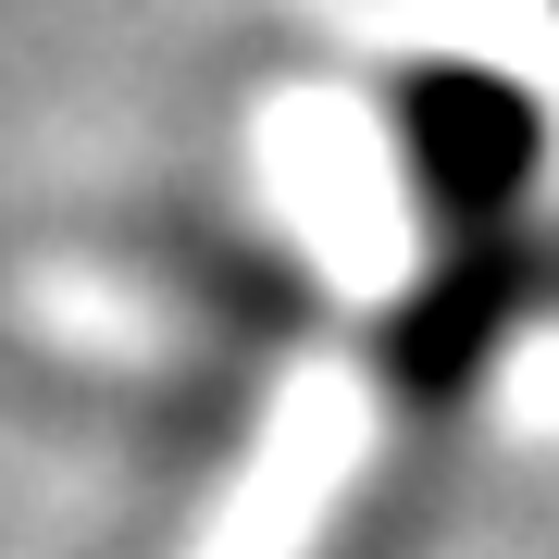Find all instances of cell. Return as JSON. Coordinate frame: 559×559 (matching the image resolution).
Instances as JSON below:
<instances>
[{
	"mask_svg": "<svg viewBox=\"0 0 559 559\" xmlns=\"http://www.w3.org/2000/svg\"><path fill=\"white\" fill-rule=\"evenodd\" d=\"M411 162H423V187L448 212H485L535 162V100L498 87V75H423L411 87Z\"/></svg>",
	"mask_w": 559,
	"mask_h": 559,
	"instance_id": "1",
	"label": "cell"
}]
</instances>
